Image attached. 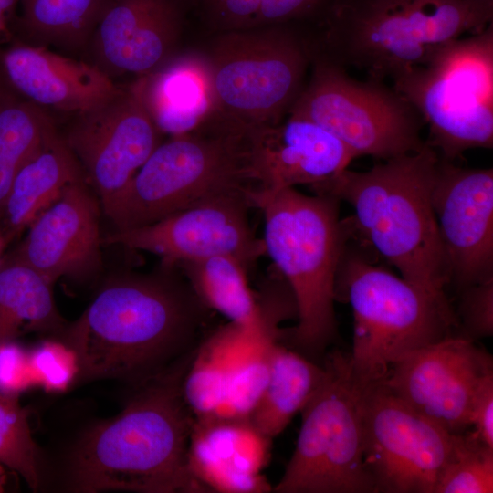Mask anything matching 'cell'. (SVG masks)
<instances>
[{
    "mask_svg": "<svg viewBox=\"0 0 493 493\" xmlns=\"http://www.w3.org/2000/svg\"><path fill=\"white\" fill-rule=\"evenodd\" d=\"M209 311L180 268L162 262L150 273L110 278L63 341L77 356L79 380L138 385L198 346Z\"/></svg>",
    "mask_w": 493,
    "mask_h": 493,
    "instance_id": "obj_1",
    "label": "cell"
},
{
    "mask_svg": "<svg viewBox=\"0 0 493 493\" xmlns=\"http://www.w3.org/2000/svg\"><path fill=\"white\" fill-rule=\"evenodd\" d=\"M194 351L138 384L117 416L81 435L68 458L69 489L207 492L188 467L194 418L184 400L182 382Z\"/></svg>",
    "mask_w": 493,
    "mask_h": 493,
    "instance_id": "obj_2",
    "label": "cell"
},
{
    "mask_svg": "<svg viewBox=\"0 0 493 493\" xmlns=\"http://www.w3.org/2000/svg\"><path fill=\"white\" fill-rule=\"evenodd\" d=\"M438 154L427 143L368 171L348 168L317 188L345 201L352 238L372 249L401 277L428 291L446 294L449 272L432 205Z\"/></svg>",
    "mask_w": 493,
    "mask_h": 493,
    "instance_id": "obj_3",
    "label": "cell"
},
{
    "mask_svg": "<svg viewBox=\"0 0 493 493\" xmlns=\"http://www.w3.org/2000/svg\"><path fill=\"white\" fill-rule=\"evenodd\" d=\"M340 202L295 187L258 192L253 199L264 217L266 254L297 309V324L282 330L279 341L317 362L337 337L336 278L350 237L346 220L339 216Z\"/></svg>",
    "mask_w": 493,
    "mask_h": 493,
    "instance_id": "obj_4",
    "label": "cell"
},
{
    "mask_svg": "<svg viewBox=\"0 0 493 493\" xmlns=\"http://www.w3.org/2000/svg\"><path fill=\"white\" fill-rule=\"evenodd\" d=\"M491 23L493 0H337L312 44L344 68L394 79Z\"/></svg>",
    "mask_w": 493,
    "mask_h": 493,
    "instance_id": "obj_5",
    "label": "cell"
},
{
    "mask_svg": "<svg viewBox=\"0 0 493 493\" xmlns=\"http://www.w3.org/2000/svg\"><path fill=\"white\" fill-rule=\"evenodd\" d=\"M258 191L251 130L212 114L194 131L163 140L101 206L115 230H126L209 199Z\"/></svg>",
    "mask_w": 493,
    "mask_h": 493,
    "instance_id": "obj_6",
    "label": "cell"
},
{
    "mask_svg": "<svg viewBox=\"0 0 493 493\" xmlns=\"http://www.w3.org/2000/svg\"><path fill=\"white\" fill-rule=\"evenodd\" d=\"M336 300L349 303L353 339L348 364L363 390L382 383L407 354L452 334L457 327L446 294H437L375 265L362 251H343Z\"/></svg>",
    "mask_w": 493,
    "mask_h": 493,
    "instance_id": "obj_7",
    "label": "cell"
},
{
    "mask_svg": "<svg viewBox=\"0 0 493 493\" xmlns=\"http://www.w3.org/2000/svg\"><path fill=\"white\" fill-rule=\"evenodd\" d=\"M312 29L279 25L210 35L199 50L209 73L213 114L247 130L284 120L307 81Z\"/></svg>",
    "mask_w": 493,
    "mask_h": 493,
    "instance_id": "obj_8",
    "label": "cell"
},
{
    "mask_svg": "<svg viewBox=\"0 0 493 493\" xmlns=\"http://www.w3.org/2000/svg\"><path fill=\"white\" fill-rule=\"evenodd\" d=\"M428 125L426 142L453 161L493 146V23L442 47L425 65L393 79Z\"/></svg>",
    "mask_w": 493,
    "mask_h": 493,
    "instance_id": "obj_9",
    "label": "cell"
},
{
    "mask_svg": "<svg viewBox=\"0 0 493 493\" xmlns=\"http://www.w3.org/2000/svg\"><path fill=\"white\" fill-rule=\"evenodd\" d=\"M325 376L300 411L301 426L276 493H375L363 462V393L348 355H324Z\"/></svg>",
    "mask_w": 493,
    "mask_h": 493,
    "instance_id": "obj_10",
    "label": "cell"
},
{
    "mask_svg": "<svg viewBox=\"0 0 493 493\" xmlns=\"http://www.w3.org/2000/svg\"><path fill=\"white\" fill-rule=\"evenodd\" d=\"M310 69L288 115L320 126L355 158L386 161L425 146L421 115L393 88L372 78H351L344 67L318 54Z\"/></svg>",
    "mask_w": 493,
    "mask_h": 493,
    "instance_id": "obj_11",
    "label": "cell"
},
{
    "mask_svg": "<svg viewBox=\"0 0 493 493\" xmlns=\"http://www.w3.org/2000/svg\"><path fill=\"white\" fill-rule=\"evenodd\" d=\"M460 435L419 414L383 383L363 393V462L375 493H435Z\"/></svg>",
    "mask_w": 493,
    "mask_h": 493,
    "instance_id": "obj_12",
    "label": "cell"
},
{
    "mask_svg": "<svg viewBox=\"0 0 493 493\" xmlns=\"http://www.w3.org/2000/svg\"><path fill=\"white\" fill-rule=\"evenodd\" d=\"M59 133L101 205L123 190L163 141L144 105L140 79L120 83L107 100L68 116Z\"/></svg>",
    "mask_w": 493,
    "mask_h": 493,
    "instance_id": "obj_13",
    "label": "cell"
},
{
    "mask_svg": "<svg viewBox=\"0 0 493 493\" xmlns=\"http://www.w3.org/2000/svg\"><path fill=\"white\" fill-rule=\"evenodd\" d=\"M493 377L491 355L450 335L399 360L382 383L414 411L446 431L464 434L481 386Z\"/></svg>",
    "mask_w": 493,
    "mask_h": 493,
    "instance_id": "obj_14",
    "label": "cell"
},
{
    "mask_svg": "<svg viewBox=\"0 0 493 493\" xmlns=\"http://www.w3.org/2000/svg\"><path fill=\"white\" fill-rule=\"evenodd\" d=\"M254 208L247 194L209 199L151 225L114 230L103 245L152 253L162 262L177 264L215 256L238 260L249 272L266 255L263 238L253 231L248 213Z\"/></svg>",
    "mask_w": 493,
    "mask_h": 493,
    "instance_id": "obj_15",
    "label": "cell"
},
{
    "mask_svg": "<svg viewBox=\"0 0 493 493\" xmlns=\"http://www.w3.org/2000/svg\"><path fill=\"white\" fill-rule=\"evenodd\" d=\"M432 205L450 283L458 291L493 278V170L439 159Z\"/></svg>",
    "mask_w": 493,
    "mask_h": 493,
    "instance_id": "obj_16",
    "label": "cell"
},
{
    "mask_svg": "<svg viewBox=\"0 0 493 493\" xmlns=\"http://www.w3.org/2000/svg\"><path fill=\"white\" fill-rule=\"evenodd\" d=\"M185 7L184 0H111L92 34L87 61L113 81L152 74L179 53Z\"/></svg>",
    "mask_w": 493,
    "mask_h": 493,
    "instance_id": "obj_17",
    "label": "cell"
},
{
    "mask_svg": "<svg viewBox=\"0 0 493 493\" xmlns=\"http://www.w3.org/2000/svg\"><path fill=\"white\" fill-rule=\"evenodd\" d=\"M10 255L54 283L89 279L102 267L100 209L85 178L66 185Z\"/></svg>",
    "mask_w": 493,
    "mask_h": 493,
    "instance_id": "obj_18",
    "label": "cell"
},
{
    "mask_svg": "<svg viewBox=\"0 0 493 493\" xmlns=\"http://www.w3.org/2000/svg\"><path fill=\"white\" fill-rule=\"evenodd\" d=\"M119 87L87 60L47 47L20 41L0 51V95L49 114L68 117L89 110Z\"/></svg>",
    "mask_w": 493,
    "mask_h": 493,
    "instance_id": "obj_19",
    "label": "cell"
},
{
    "mask_svg": "<svg viewBox=\"0 0 493 493\" xmlns=\"http://www.w3.org/2000/svg\"><path fill=\"white\" fill-rule=\"evenodd\" d=\"M252 160L259 192L299 184L312 190L348 168L355 157L320 126L288 115L277 124L251 131Z\"/></svg>",
    "mask_w": 493,
    "mask_h": 493,
    "instance_id": "obj_20",
    "label": "cell"
},
{
    "mask_svg": "<svg viewBox=\"0 0 493 493\" xmlns=\"http://www.w3.org/2000/svg\"><path fill=\"white\" fill-rule=\"evenodd\" d=\"M271 442L249 418L194 419L188 467L207 492H272L262 473L269 460Z\"/></svg>",
    "mask_w": 493,
    "mask_h": 493,
    "instance_id": "obj_21",
    "label": "cell"
},
{
    "mask_svg": "<svg viewBox=\"0 0 493 493\" xmlns=\"http://www.w3.org/2000/svg\"><path fill=\"white\" fill-rule=\"evenodd\" d=\"M139 79L144 105L163 136L190 132L214 112L209 73L199 49L179 52Z\"/></svg>",
    "mask_w": 493,
    "mask_h": 493,
    "instance_id": "obj_22",
    "label": "cell"
},
{
    "mask_svg": "<svg viewBox=\"0 0 493 493\" xmlns=\"http://www.w3.org/2000/svg\"><path fill=\"white\" fill-rule=\"evenodd\" d=\"M85 178L58 128L16 174L0 213V226L10 243L26 229L68 184Z\"/></svg>",
    "mask_w": 493,
    "mask_h": 493,
    "instance_id": "obj_23",
    "label": "cell"
},
{
    "mask_svg": "<svg viewBox=\"0 0 493 493\" xmlns=\"http://www.w3.org/2000/svg\"><path fill=\"white\" fill-rule=\"evenodd\" d=\"M205 307L249 330L278 328L282 315H268L249 287L246 268L236 258L215 256L175 264Z\"/></svg>",
    "mask_w": 493,
    "mask_h": 493,
    "instance_id": "obj_24",
    "label": "cell"
},
{
    "mask_svg": "<svg viewBox=\"0 0 493 493\" xmlns=\"http://www.w3.org/2000/svg\"><path fill=\"white\" fill-rule=\"evenodd\" d=\"M325 372L322 362H314L278 340L272 350L266 387L249 420L273 439L306 405Z\"/></svg>",
    "mask_w": 493,
    "mask_h": 493,
    "instance_id": "obj_25",
    "label": "cell"
},
{
    "mask_svg": "<svg viewBox=\"0 0 493 493\" xmlns=\"http://www.w3.org/2000/svg\"><path fill=\"white\" fill-rule=\"evenodd\" d=\"M111 0H21L16 18L26 43L85 55L95 27Z\"/></svg>",
    "mask_w": 493,
    "mask_h": 493,
    "instance_id": "obj_26",
    "label": "cell"
},
{
    "mask_svg": "<svg viewBox=\"0 0 493 493\" xmlns=\"http://www.w3.org/2000/svg\"><path fill=\"white\" fill-rule=\"evenodd\" d=\"M47 278L26 264L4 257L0 267V344L25 332L64 329Z\"/></svg>",
    "mask_w": 493,
    "mask_h": 493,
    "instance_id": "obj_27",
    "label": "cell"
},
{
    "mask_svg": "<svg viewBox=\"0 0 493 493\" xmlns=\"http://www.w3.org/2000/svg\"><path fill=\"white\" fill-rule=\"evenodd\" d=\"M56 127L51 114L0 95V213L16 174Z\"/></svg>",
    "mask_w": 493,
    "mask_h": 493,
    "instance_id": "obj_28",
    "label": "cell"
},
{
    "mask_svg": "<svg viewBox=\"0 0 493 493\" xmlns=\"http://www.w3.org/2000/svg\"><path fill=\"white\" fill-rule=\"evenodd\" d=\"M280 331L252 335L231 360L222 417L249 418L266 387Z\"/></svg>",
    "mask_w": 493,
    "mask_h": 493,
    "instance_id": "obj_29",
    "label": "cell"
},
{
    "mask_svg": "<svg viewBox=\"0 0 493 493\" xmlns=\"http://www.w3.org/2000/svg\"><path fill=\"white\" fill-rule=\"evenodd\" d=\"M0 465L19 475L34 490L42 480L43 460L28 416L17 395L0 390Z\"/></svg>",
    "mask_w": 493,
    "mask_h": 493,
    "instance_id": "obj_30",
    "label": "cell"
},
{
    "mask_svg": "<svg viewBox=\"0 0 493 493\" xmlns=\"http://www.w3.org/2000/svg\"><path fill=\"white\" fill-rule=\"evenodd\" d=\"M493 492V448L462 434L435 493Z\"/></svg>",
    "mask_w": 493,
    "mask_h": 493,
    "instance_id": "obj_31",
    "label": "cell"
},
{
    "mask_svg": "<svg viewBox=\"0 0 493 493\" xmlns=\"http://www.w3.org/2000/svg\"><path fill=\"white\" fill-rule=\"evenodd\" d=\"M37 385L61 392L78 379L79 363L73 350L64 341H46L29 351Z\"/></svg>",
    "mask_w": 493,
    "mask_h": 493,
    "instance_id": "obj_32",
    "label": "cell"
},
{
    "mask_svg": "<svg viewBox=\"0 0 493 493\" xmlns=\"http://www.w3.org/2000/svg\"><path fill=\"white\" fill-rule=\"evenodd\" d=\"M209 35L257 26L259 0H189Z\"/></svg>",
    "mask_w": 493,
    "mask_h": 493,
    "instance_id": "obj_33",
    "label": "cell"
},
{
    "mask_svg": "<svg viewBox=\"0 0 493 493\" xmlns=\"http://www.w3.org/2000/svg\"><path fill=\"white\" fill-rule=\"evenodd\" d=\"M455 311L459 336L470 341L493 334V278L464 288Z\"/></svg>",
    "mask_w": 493,
    "mask_h": 493,
    "instance_id": "obj_34",
    "label": "cell"
},
{
    "mask_svg": "<svg viewBox=\"0 0 493 493\" xmlns=\"http://www.w3.org/2000/svg\"><path fill=\"white\" fill-rule=\"evenodd\" d=\"M337 0H259L257 26L297 25L320 27Z\"/></svg>",
    "mask_w": 493,
    "mask_h": 493,
    "instance_id": "obj_35",
    "label": "cell"
},
{
    "mask_svg": "<svg viewBox=\"0 0 493 493\" xmlns=\"http://www.w3.org/2000/svg\"><path fill=\"white\" fill-rule=\"evenodd\" d=\"M37 385L29 351L13 341L0 344V390L17 395Z\"/></svg>",
    "mask_w": 493,
    "mask_h": 493,
    "instance_id": "obj_36",
    "label": "cell"
},
{
    "mask_svg": "<svg viewBox=\"0 0 493 493\" xmlns=\"http://www.w3.org/2000/svg\"><path fill=\"white\" fill-rule=\"evenodd\" d=\"M469 433L480 443L493 448V377L488 379L477 392L470 413Z\"/></svg>",
    "mask_w": 493,
    "mask_h": 493,
    "instance_id": "obj_37",
    "label": "cell"
},
{
    "mask_svg": "<svg viewBox=\"0 0 493 493\" xmlns=\"http://www.w3.org/2000/svg\"><path fill=\"white\" fill-rule=\"evenodd\" d=\"M9 245L8 240L5 237V235L0 226V267L4 259V252L5 247Z\"/></svg>",
    "mask_w": 493,
    "mask_h": 493,
    "instance_id": "obj_38",
    "label": "cell"
},
{
    "mask_svg": "<svg viewBox=\"0 0 493 493\" xmlns=\"http://www.w3.org/2000/svg\"><path fill=\"white\" fill-rule=\"evenodd\" d=\"M8 483L6 467L0 465V493L4 492Z\"/></svg>",
    "mask_w": 493,
    "mask_h": 493,
    "instance_id": "obj_39",
    "label": "cell"
}]
</instances>
